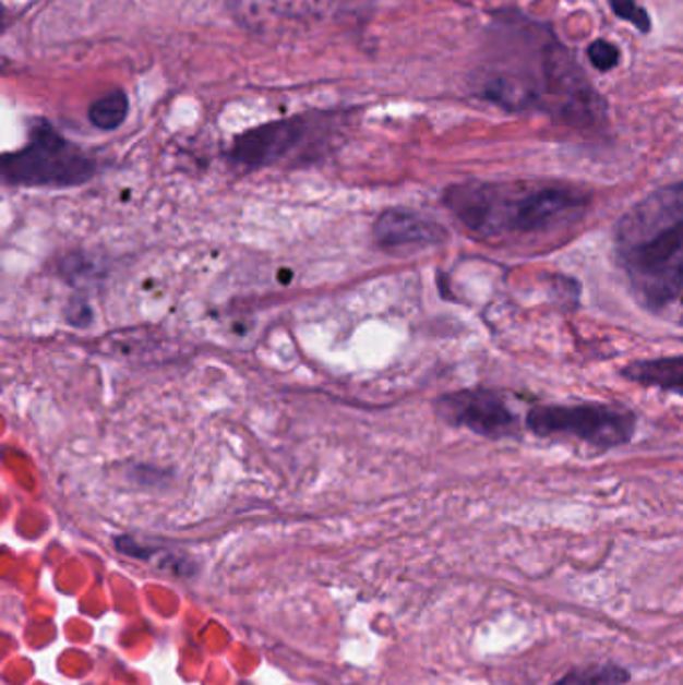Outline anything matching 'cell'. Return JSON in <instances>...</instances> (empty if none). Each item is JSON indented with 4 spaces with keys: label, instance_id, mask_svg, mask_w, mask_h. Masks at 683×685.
Instances as JSON below:
<instances>
[{
    "label": "cell",
    "instance_id": "cell-1",
    "mask_svg": "<svg viewBox=\"0 0 683 685\" xmlns=\"http://www.w3.org/2000/svg\"><path fill=\"white\" fill-rule=\"evenodd\" d=\"M587 203L582 189L562 183L469 181L452 184L443 193V205L453 217L491 243L563 231L584 217Z\"/></svg>",
    "mask_w": 683,
    "mask_h": 685
},
{
    "label": "cell",
    "instance_id": "cell-2",
    "mask_svg": "<svg viewBox=\"0 0 683 685\" xmlns=\"http://www.w3.org/2000/svg\"><path fill=\"white\" fill-rule=\"evenodd\" d=\"M615 255L639 303L661 309L683 291V183L630 208L615 227Z\"/></svg>",
    "mask_w": 683,
    "mask_h": 685
},
{
    "label": "cell",
    "instance_id": "cell-3",
    "mask_svg": "<svg viewBox=\"0 0 683 685\" xmlns=\"http://www.w3.org/2000/svg\"><path fill=\"white\" fill-rule=\"evenodd\" d=\"M97 169L93 155L47 121L33 124L25 147L7 153L0 160L2 181L11 187H79L91 181Z\"/></svg>",
    "mask_w": 683,
    "mask_h": 685
},
{
    "label": "cell",
    "instance_id": "cell-4",
    "mask_svg": "<svg viewBox=\"0 0 683 685\" xmlns=\"http://www.w3.org/2000/svg\"><path fill=\"white\" fill-rule=\"evenodd\" d=\"M339 115L317 112L261 124L235 139L229 159L244 169H265L293 157L303 159L309 151L335 131Z\"/></svg>",
    "mask_w": 683,
    "mask_h": 685
},
{
    "label": "cell",
    "instance_id": "cell-5",
    "mask_svg": "<svg viewBox=\"0 0 683 685\" xmlns=\"http://www.w3.org/2000/svg\"><path fill=\"white\" fill-rule=\"evenodd\" d=\"M527 428L539 437L570 435L606 449L634 437L635 416L620 405H539L527 413Z\"/></svg>",
    "mask_w": 683,
    "mask_h": 685
},
{
    "label": "cell",
    "instance_id": "cell-6",
    "mask_svg": "<svg viewBox=\"0 0 683 685\" xmlns=\"http://www.w3.org/2000/svg\"><path fill=\"white\" fill-rule=\"evenodd\" d=\"M438 416L453 428H465L477 435L500 440L517 429V417L491 389H462L441 395L435 401Z\"/></svg>",
    "mask_w": 683,
    "mask_h": 685
},
{
    "label": "cell",
    "instance_id": "cell-7",
    "mask_svg": "<svg viewBox=\"0 0 683 685\" xmlns=\"http://www.w3.org/2000/svg\"><path fill=\"white\" fill-rule=\"evenodd\" d=\"M445 237L447 233L438 220L411 208H387L373 223V239L385 251L440 245Z\"/></svg>",
    "mask_w": 683,
    "mask_h": 685
},
{
    "label": "cell",
    "instance_id": "cell-8",
    "mask_svg": "<svg viewBox=\"0 0 683 685\" xmlns=\"http://www.w3.org/2000/svg\"><path fill=\"white\" fill-rule=\"evenodd\" d=\"M315 2L317 0H229V9L239 23L256 26L315 13Z\"/></svg>",
    "mask_w": 683,
    "mask_h": 685
},
{
    "label": "cell",
    "instance_id": "cell-9",
    "mask_svg": "<svg viewBox=\"0 0 683 685\" xmlns=\"http://www.w3.org/2000/svg\"><path fill=\"white\" fill-rule=\"evenodd\" d=\"M625 380L635 381L647 387H659L666 392L683 395V356L635 361L622 371Z\"/></svg>",
    "mask_w": 683,
    "mask_h": 685
},
{
    "label": "cell",
    "instance_id": "cell-10",
    "mask_svg": "<svg viewBox=\"0 0 683 685\" xmlns=\"http://www.w3.org/2000/svg\"><path fill=\"white\" fill-rule=\"evenodd\" d=\"M129 115V97L122 91H112L97 98L88 109V121L100 131L119 129Z\"/></svg>",
    "mask_w": 683,
    "mask_h": 685
},
{
    "label": "cell",
    "instance_id": "cell-11",
    "mask_svg": "<svg viewBox=\"0 0 683 685\" xmlns=\"http://www.w3.org/2000/svg\"><path fill=\"white\" fill-rule=\"evenodd\" d=\"M632 680L630 672L615 663H598L565 673L553 685H623Z\"/></svg>",
    "mask_w": 683,
    "mask_h": 685
},
{
    "label": "cell",
    "instance_id": "cell-12",
    "mask_svg": "<svg viewBox=\"0 0 683 685\" xmlns=\"http://www.w3.org/2000/svg\"><path fill=\"white\" fill-rule=\"evenodd\" d=\"M587 59L598 71L608 73V71L615 69L620 64V49L615 45L608 43V40H596L587 49Z\"/></svg>",
    "mask_w": 683,
    "mask_h": 685
},
{
    "label": "cell",
    "instance_id": "cell-13",
    "mask_svg": "<svg viewBox=\"0 0 683 685\" xmlns=\"http://www.w3.org/2000/svg\"><path fill=\"white\" fill-rule=\"evenodd\" d=\"M610 4L613 13L618 14L620 19L637 26L642 33H649V28H651L649 14L646 13L644 7L637 4V0H610Z\"/></svg>",
    "mask_w": 683,
    "mask_h": 685
},
{
    "label": "cell",
    "instance_id": "cell-14",
    "mask_svg": "<svg viewBox=\"0 0 683 685\" xmlns=\"http://www.w3.org/2000/svg\"><path fill=\"white\" fill-rule=\"evenodd\" d=\"M67 319L74 327H86L88 323H93V311L85 301H76L67 307Z\"/></svg>",
    "mask_w": 683,
    "mask_h": 685
}]
</instances>
